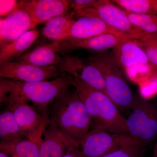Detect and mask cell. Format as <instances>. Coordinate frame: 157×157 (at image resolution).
<instances>
[{"mask_svg":"<svg viewBox=\"0 0 157 157\" xmlns=\"http://www.w3.org/2000/svg\"><path fill=\"white\" fill-rule=\"evenodd\" d=\"M125 11L157 16V0H113Z\"/></svg>","mask_w":157,"mask_h":157,"instance_id":"cell-21","label":"cell"},{"mask_svg":"<svg viewBox=\"0 0 157 157\" xmlns=\"http://www.w3.org/2000/svg\"><path fill=\"white\" fill-rule=\"evenodd\" d=\"M96 0H74L70 1V9L72 12H75L91 7L95 2Z\"/></svg>","mask_w":157,"mask_h":157,"instance_id":"cell-27","label":"cell"},{"mask_svg":"<svg viewBox=\"0 0 157 157\" xmlns=\"http://www.w3.org/2000/svg\"><path fill=\"white\" fill-rule=\"evenodd\" d=\"M145 149L146 147L137 144L117 150L100 157H143Z\"/></svg>","mask_w":157,"mask_h":157,"instance_id":"cell-25","label":"cell"},{"mask_svg":"<svg viewBox=\"0 0 157 157\" xmlns=\"http://www.w3.org/2000/svg\"><path fill=\"white\" fill-rule=\"evenodd\" d=\"M49 122L78 145L90 130L91 120L76 90L61 94L51 106Z\"/></svg>","mask_w":157,"mask_h":157,"instance_id":"cell-3","label":"cell"},{"mask_svg":"<svg viewBox=\"0 0 157 157\" xmlns=\"http://www.w3.org/2000/svg\"><path fill=\"white\" fill-rule=\"evenodd\" d=\"M107 33L124 36L119 31L113 28L99 18L94 17H82L78 18L75 21L70 29L67 38L87 39Z\"/></svg>","mask_w":157,"mask_h":157,"instance_id":"cell-15","label":"cell"},{"mask_svg":"<svg viewBox=\"0 0 157 157\" xmlns=\"http://www.w3.org/2000/svg\"><path fill=\"white\" fill-rule=\"evenodd\" d=\"M75 17L73 12H68L52 18L42 29V35L53 42L66 39L76 21Z\"/></svg>","mask_w":157,"mask_h":157,"instance_id":"cell-18","label":"cell"},{"mask_svg":"<svg viewBox=\"0 0 157 157\" xmlns=\"http://www.w3.org/2000/svg\"><path fill=\"white\" fill-rule=\"evenodd\" d=\"M126 124L130 136L143 146H148L157 138V106L135 95Z\"/></svg>","mask_w":157,"mask_h":157,"instance_id":"cell-5","label":"cell"},{"mask_svg":"<svg viewBox=\"0 0 157 157\" xmlns=\"http://www.w3.org/2000/svg\"><path fill=\"white\" fill-rule=\"evenodd\" d=\"M151 157H157V140L156 143L155 144Z\"/></svg>","mask_w":157,"mask_h":157,"instance_id":"cell-29","label":"cell"},{"mask_svg":"<svg viewBox=\"0 0 157 157\" xmlns=\"http://www.w3.org/2000/svg\"><path fill=\"white\" fill-rule=\"evenodd\" d=\"M39 31H27L13 42L1 47L0 63L12 62L24 54L39 36Z\"/></svg>","mask_w":157,"mask_h":157,"instance_id":"cell-17","label":"cell"},{"mask_svg":"<svg viewBox=\"0 0 157 157\" xmlns=\"http://www.w3.org/2000/svg\"><path fill=\"white\" fill-rule=\"evenodd\" d=\"M88 62L100 70L104 77L106 94L119 110L130 113L135 95L112 52H100L90 58Z\"/></svg>","mask_w":157,"mask_h":157,"instance_id":"cell-4","label":"cell"},{"mask_svg":"<svg viewBox=\"0 0 157 157\" xmlns=\"http://www.w3.org/2000/svg\"><path fill=\"white\" fill-rule=\"evenodd\" d=\"M17 7L27 12L34 29L38 25L67 13L70 9V2L67 0H25L18 1Z\"/></svg>","mask_w":157,"mask_h":157,"instance_id":"cell-10","label":"cell"},{"mask_svg":"<svg viewBox=\"0 0 157 157\" xmlns=\"http://www.w3.org/2000/svg\"><path fill=\"white\" fill-rule=\"evenodd\" d=\"M124 37H125L107 33L87 39L67 38L54 42L58 52H68L77 48L103 52L115 47Z\"/></svg>","mask_w":157,"mask_h":157,"instance_id":"cell-12","label":"cell"},{"mask_svg":"<svg viewBox=\"0 0 157 157\" xmlns=\"http://www.w3.org/2000/svg\"><path fill=\"white\" fill-rule=\"evenodd\" d=\"M78 78L90 87L106 94L104 77L100 70L89 62L82 70Z\"/></svg>","mask_w":157,"mask_h":157,"instance_id":"cell-22","label":"cell"},{"mask_svg":"<svg viewBox=\"0 0 157 157\" xmlns=\"http://www.w3.org/2000/svg\"><path fill=\"white\" fill-rule=\"evenodd\" d=\"M17 124L29 139L40 144L41 136L49 123L46 114L41 115L27 101L19 100L10 108Z\"/></svg>","mask_w":157,"mask_h":157,"instance_id":"cell-9","label":"cell"},{"mask_svg":"<svg viewBox=\"0 0 157 157\" xmlns=\"http://www.w3.org/2000/svg\"><path fill=\"white\" fill-rule=\"evenodd\" d=\"M39 144V157H61L73 147H79L54 124L49 122Z\"/></svg>","mask_w":157,"mask_h":157,"instance_id":"cell-13","label":"cell"},{"mask_svg":"<svg viewBox=\"0 0 157 157\" xmlns=\"http://www.w3.org/2000/svg\"><path fill=\"white\" fill-rule=\"evenodd\" d=\"M61 157H84L79 148L73 147Z\"/></svg>","mask_w":157,"mask_h":157,"instance_id":"cell-28","label":"cell"},{"mask_svg":"<svg viewBox=\"0 0 157 157\" xmlns=\"http://www.w3.org/2000/svg\"><path fill=\"white\" fill-rule=\"evenodd\" d=\"M67 73L58 66L38 67L15 61L0 63L1 78L24 82H34L62 77Z\"/></svg>","mask_w":157,"mask_h":157,"instance_id":"cell-8","label":"cell"},{"mask_svg":"<svg viewBox=\"0 0 157 157\" xmlns=\"http://www.w3.org/2000/svg\"><path fill=\"white\" fill-rule=\"evenodd\" d=\"M70 75L52 79L24 82L1 78L0 102L11 108L19 100L32 101L45 109L71 86Z\"/></svg>","mask_w":157,"mask_h":157,"instance_id":"cell-1","label":"cell"},{"mask_svg":"<svg viewBox=\"0 0 157 157\" xmlns=\"http://www.w3.org/2000/svg\"><path fill=\"white\" fill-rule=\"evenodd\" d=\"M154 76L157 78V68L155 70L154 72L153 73Z\"/></svg>","mask_w":157,"mask_h":157,"instance_id":"cell-31","label":"cell"},{"mask_svg":"<svg viewBox=\"0 0 157 157\" xmlns=\"http://www.w3.org/2000/svg\"><path fill=\"white\" fill-rule=\"evenodd\" d=\"M71 86L75 88L85 106L90 118L91 129L128 133L126 118L106 94L94 89L73 76Z\"/></svg>","mask_w":157,"mask_h":157,"instance_id":"cell-2","label":"cell"},{"mask_svg":"<svg viewBox=\"0 0 157 157\" xmlns=\"http://www.w3.org/2000/svg\"><path fill=\"white\" fill-rule=\"evenodd\" d=\"M124 11L131 23L144 34L157 33V16Z\"/></svg>","mask_w":157,"mask_h":157,"instance_id":"cell-23","label":"cell"},{"mask_svg":"<svg viewBox=\"0 0 157 157\" xmlns=\"http://www.w3.org/2000/svg\"><path fill=\"white\" fill-rule=\"evenodd\" d=\"M112 50L116 61L124 73L135 67L148 70V58L134 39L124 37Z\"/></svg>","mask_w":157,"mask_h":157,"instance_id":"cell-11","label":"cell"},{"mask_svg":"<svg viewBox=\"0 0 157 157\" xmlns=\"http://www.w3.org/2000/svg\"><path fill=\"white\" fill-rule=\"evenodd\" d=\"M137 144L143 145L128 133H113L92 128L80 142L79 149L84 157H100Z\"/></svg>","mask_w":157,"mask_h":157,"instance_id":"cell-7","label":"cell"},{"mask_svg":"<svg viewBox=\"0 0 157 157\" xmlns=\"http://www.w3.org/2000/svg\"><path fill=\"white\" fill-rule=\"evenodd\" d=\"M0 157H12L10 156V155L7 154L6 153L4 152L1 151L0 152Z\"/></svg>","mask_w":157,"mask_h":157,"instance_id":"cell-30","label":"cell"},{"mask_svg":"<svg viewBox=\"0 0 157 157\" xmlns=\"http://www.w3.org/2000/svg\"><path fill=\"white\" fill-rule=\"evenodd\" d=\"M39 144L29 139L1 142V151L12 157H39Z\"/></svg>","mask_w":157,"mask_h":157,"instance_id":"cell-19","label":"cell"},{"mask_svg":"<svg viewBox=\"0 0 157 157\" xmlns=\"http://www.w3.org/2000/svg\"><path fill=\"white\" fill-rule=\"evenodd\" d=\"M25 137L17 124L13 112L10 109L0 114V137L1 142L15 141Z\"/></svg>","mask_w":157,"mask_h":157,"instance_id":"cell-20","label":"cell"},{"mask_svg":"<svg viewBox=\"0 0 157 157\" xmlns=\"http://www.w3.org/2000/svg\"><path fill=\"white\" fill-rule=\"evenodd\" d=\"M63 57L59 54L54 42L40 45L29 51L15 60V62L38 67L58 66Z\"/></svg>","mask_w":157,"mask_h":157,"instance_id":"cell-16","label":"cell"},{"mask_svg":"<svg viewBox=\"0 0 157 157\" xmlns=\"http://www.w3.org/2000/svg\"><path fill=\"white\" fill-rule=\"evenodd\" d=\"M33 29L32 20L27 12L17 7L4 19L0 20V47L13 42Z\"/></svg>","mask_w":157,"mask_h":157,"instance_id":"cell-14","label":"cell"},{"mask_svg":"<svg viewBox=\"0 0 157 157\" xmlns=\"http://www.w3.org/2000/svg\"><path fill=\"white\" fill-rule=\"evenodd\" d=\"M134 40L146 54L149 63L157 68V33L144 34Z\"/></svg>","mask_w":157,"mask_h":157,"instance_id":"cell-24","label":"cell"},{"mask_svg":"<svg viewBox=\"0 0 157 157\" xmlns=\"http://www.w3.org/2000/svg\"><path fill=\"white\" fill-rule=\"evenodd\" d=\"M76 17H94L101 20L128 39H136L144 34L131 23L124 10L115 6L111 1L98 0L91 7L72 12Z\"/></svg>","mask_w":157,"mask_h":157,"instance_id":"cell-6","label":"cell"},{"mask_svg":"<svg viewBox=\"0 0 157 157\" xmlns=\"http://www.w3.org/2000/svg\"><path fill=\"white\" fill-rule=\"evenodd\" d=\"M18 1L15 0H1L0 1V15L1 17L8 16L17 7Z\"/></svg>","mask_w":157,"mask_h":157,"instance_id":"cell-26","label":"cell"}]
</instances>
